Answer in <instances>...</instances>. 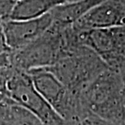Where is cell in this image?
I'll list each match as a JSON object with an SVG mask.
<instances>
[{
    "label": "cell",
    "mask_w": 125,
    "mask_h": 125,
    "mask_svg": "<svg viewBox=\"0 0 125 125\" xmlns=\"http://www.w3.org/2000/svg\"><path fill=\"white\" fill-rule=\"evenodd\" d=\"M82 106L118 125H125L124 73L107 68L79 95Z\"/></svg>",
    "instance_id": "1"
},
{
    "label": "cell",
    "mask_w": 125,
    "mask_h": 125,
    "mask_svg": "<svg viewBox=\"0 0 125 125\" xmlns=\"http://www.w3.org/2000/svg\"><path fill=\"white\" fill-rule=\"evenodd\" d=\"M47 67L70 92L78 96L96 77L109 68L95 52L85 46L71 50Z\"/></svg>",
    "instance_id": "2"
},
{
    "label": "cell",
    "mask_w": 125,
    "mask_h": 125,
    "mask_svg": "<svg viewBox=\"0 0 125 125\" xmlns=\"http://www.w3.org/2000/svg\"><path fill=\"white\" fill-rule=\"evenodd\" d=\"M66 54L62 28L52 24L38 38L21 48L11 51V66L24 72L51 67Z\"/></svg>",
    "instance_id": "3"
},
{
    "label": "cell",
    "mask_w": 125,
    "mask_h": 125,
    "mask_svg": "<svg viewBox=\"0 0 125 125\" xmlns=\"http://www.w3.org/2000/svg\"><path fill=\"white\" fill-rule=\"evenodd\" d=\"M27 72L36 90L67 124L87 111L82 106L80 97L70 92L47 67Z\"/></svg>",
    "instance_id": "4"
},
{
    "label": "cell",
    "mask_w": 125,
    "mask_h": 125,
    "mask_svg": "<svg viewBox=\"0 0 125 125\" xmlns=\"http://www.w3.org/2000/svg\"><path fill=\"white\" fill-rule=\"evenodd\" d=\"M6 96L34 115L45 125H67L34 88L27 72L12 67Z\"/></svg>",
    "instance_id": "5"
},
{
    "label": "cell",
    "mask_w": 125,
    "mask_h": 125,
    "mask_svg": "<svg viewBox=\"0 0 125 125\" xmlns=\"http://www.w3.org/2000/svg\"><path fill=\"white\" fill-rule=\"evenodd\" d=\"M76 30L80 44L95 52L109 68L124 73V25L85 31Z\"/></svg>",
    "instance_id": "6"
},
{
    "label": "cell",
    "mask_w": 125,
    "mask_h": 125,
    "mask_svg": "<svg viewBox=\"0 0 125 125\" xmlns=\"http://www.w3.org/2000/svg\"><path fill=\"white\" fill-rule=\"evenodd\" d=\"M52 24L53 19L50 12L33 20H7L2 22L5 37L11 51L21 48L38 38Z\"/></svg>",
    "instance_id": "7"
},
{
    "label": "cell",
    "mask_w": 125,
    "mask_h": 125,
    "mask_svg": "<svg viewBox=\"0 0 125 125\" xmlns=\"http://www.w3.org/2000/svg\"><path fill=\"white\" fill-rule=\"evenodd\" d=\"M124 0H106L87 11L72 24L77 30L124 25Z\"/></svg>",
    "instance_id": "8"
},
{
    "label": "cell",
    "mask_w": 125,
    "mask_h": 125,
    "mask_svg": "<svg viewBox=\"0 0 125 125\" xmlns=\"http://www.w3.org/2000/svg\"><path fill=\"white\" fill-rule=\"evenodd\" d=\"M104 1L106 0H78L59 5L50 11L53 25L59 28L72 25L91 8Z\"/></svg>",
    "instance_id": "9"
},
{
    "label": "cell",
    "mask_w": 125,
    "mask_h": 125,
    "mask_svg": "<svg viewBox=\"0 0 125 125\" xmlns=\"http://www.w3.org/2000/svg\"><path fill=\"white\" fill-rule=\"evenodd\" d=\"M62 3H64L62 0H16L9 20L26 21L39 18Z\"/></svg>",
    "instance_id": "10"
},
{
    "label": "cell",
    "mask_w": 125,
    "mask_h": 125,
    "mask_svg": "<svg viewBox=\"0 0 125 125\" xmlns=\"http://www.w3.org/2000/svg\"><path fill=\"white\" fill-rule=\"evenodd\" d=\"M67 125H118L111 123L106 119H104L101 117L93 114L89 111H84L79 117L71 123L67 124Z\"/></svg>",
    "instance_id": "11"
},
{
    "label": "cell",
    "mask_w": 125,
    "mask_h": 125,
    "mask_svg": "<svg viewBox=\"0 0 125 125\" xmlns=\"http://www.w3.org/2000/svg\"><path fill=\"white\" fill-rule=\"evenodd\" d=\"M16 0H0V21L9 20Z\"/></svg>",
    "instance_id": "12"
},
{
    "label": "cell",
    "mask_w": 125,
    "mask_h": 125,
    "mask_svg": "<svg viewBox=\"0 0 125 125\" xmlns=\"http://www.w3.org/2000/svg\"><path fill=\"white\" fill-rule=\"evenodd\" d=\"M12 72V67H0V94L6 96L7 91V84Z\"/></svg>",
    "instance_id": "13"
},
{
    "label": "cell",
    "mask_w": 125,
    "mask_h": 125,
    "mask_svg": "<svg viewBox=\"0 0 125 125\" xmlns=\"http://www.w3.org/2000/svg\"><path fill=\"white\" fill-rule=\"evenodd\" d=\"M11 51L7 44L6 37H5L3 29L2 26V22L0 23V54H8Z\"/></svg>",
    "instance_id": "14"
},
{
    "label": "cell",
    "mask_w": 125,
    "mask_h": 125,
    "mask_svg": "<svg viewBox=\"0 0 125 125\" xmlns=\"http://www.w3.org/2000/svg\"><path fill=\"white\" fill-rule=\"evenodd\" d=\"M11 53V52H10ZM10 53L0 54V67H11V59H10Z\"/></svg>",
    "instance_id": "15"
},
{
    "label": "cell",
    "mask_w": 125,
    "mask_h": 125,
    "mask_svg": "<svg viewBox=\"0 0 125 125\" xmlns=\"http://www.w3.org/2000/svg\"><path fill=\"white\" fill-rule=\"evenodd\" d=\"M6 97L7 96H5V95H3V94H0V102H2Z\"/></svg>",
    "instance_id": "16"
},
{
    "label": "cell",
    "mask_w": 125,
    "mask_h": 125,
    "mask_svg": "<svg viewBox=\"0 0 125 125\" xmlns=\"http://www.w3.org/2000/svg\"><path fill=\"white\" fill-rule=\"evenodd\" d=\"M1 22H2V21H0V23H1Z\"/></svg>",
    "instance_id": "17"
}]
</instances>
